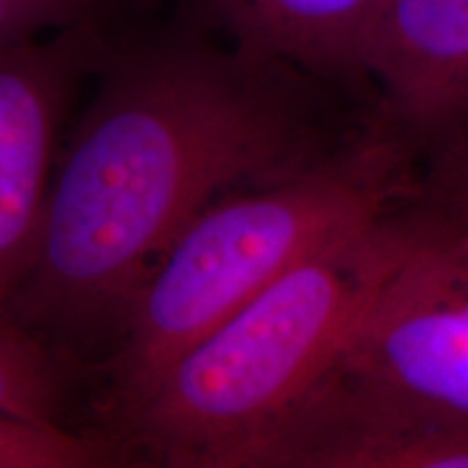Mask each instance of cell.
Here are the masks:
<instances>
[{
	"instance_id": "cell-12",
	"label": "cell",
	"mask_w": 468,
	"mask_h": 468,
	"mask_svg": "<svg viewBox=\"0 0 468 468\" xmlns=\"http://www.w3.org/2000/svg\"><path fill=\"white\" fill-rule=\"evenodd\" d=\"M420 189L468 219V133L425 163Z\"/></svg>"
},
{
	"instance_id": "cell-4",
	"label": "cell",
	"mask_w": 468,
	"mask_h": 468,
	"mask_svg": "<svg viewBox=\"0 0 468 468\" xmlns=\"http://www.w3.org/2000/svg\"><path fill=\"white\" fill-rule=\"evenodd\" d=\"M325 371L468 414V224L397 269Z\"/></svg>"
},
{
	"instance_id": "cell-8",
	"label": "cell",
	"mask_w": 468,
	"mask_h": 468,
	"mask_svg": "<svg viewBox=\"0 0 468 468\" xmlns=\"http://www.w3.org/2000/svg\"><path fill=\"white\" fill-rule=\"evenodd\" d=\"M384 0H189V7L239 48L373 93L362 46Z\"/></svg>"
},
{
	"instance_id": "cell-2",
	"label": "cell",
	"mask_w": 468,
	"mask_h": 468,
	"mask_svg": "<svg viewBox=\"0 0 468 468\" xmlns=\"http://www.w3.org/2000/svg\"><path fill=\"white\" fill-rule=\"evenodd\" d=\"M468 224L423 191L332 239L202 336L102 430L122 458L228 468L335 362L362 310L438 234Z\"/></svg>"
},
{
	"instance_id": "cell-9",
	"label": "cell",
	"mask_w": 468,
	"mask_h": 468,
	"mask_svg": "<svg viewBox=\"0 0 468 468\" xmlns=\"http://www.w3.org/2000/svg\"><path fill=\"white\" fill-rule=\"evenodd\" d=\"M61 356L0 317V412L44 425H61L66 368Z\"/></svg>"
},
{
	"instance_id": "cell-11",
	"label": "cell",
	"mask_w": 468,
	"mask_h": 468,
	"mask_svg": "<svg viewBox=\"0 0 468 468\" xmlns=\"http://www.w3.org/2000/svg\"><path fill=\"white\" fill-rule=\"evenodd\" d=\"M126 0H0V50L74 27H109Z\"/></svg>"
},
{
	"instance_id": "cell-6",
	"label": "cell",
	"mask_w": 468,
	"mask_h": 468,
	"mask_svg": "<svg viewBox=\"0 0 468 468\" xmlns=\"http://www.w3.org/2000/svg\"><path fill=\"white\" fill-rule=\"evenodd\" d=\"M241 466L468 468V414L324 371Z\"/></svg>"
},
{
	"instance_id": "cell-3",
	"label": "cell",
	"mask_w": 468,
	"mask_h": 468,
	"mask_svg": "<svg viewBox=\"0 0 468 468\" xmlns=\"http://www.w3.org/2000/svg\"><path fill=\"white\" fill-rule=\"evenodd\" d=\"M423 163L384 126L280 183L204 208L134 292L101 365L104 427L133 410L186 349L321 245L420 191Z\"/></svg>"
},
{
	"instance_id": "cell-1",
	"label": "cell",
	"mask_w": 468,
	"mask_h": 468,
	"mask_svg": "<svg viewBox=\"0 0 468 468\" xmlns=\"http://www.w3.org/2000/svg\"><path fill=\"white\" fill-rule=\"evenodd\" d=\"M93 80L5 313L63 360L85 338L117 335L204 208L308 172L378 122L373 93L239 48L191 7L165 28L115 33Z\"/></svg>"
},
{
	"instance_id": "cell-10",
	"label": "cell",
	"mask_w": 468,
	"mask_h": 468,
	"mask_svg": "<svg viewBox=\"0 0 468 468\" xmlns=\"http://www.w3.org/2000/svg\"><path fill=\"white\" fill-rule=\"evenodd\" d=\"M122 455L102 436L68 431L0 412V468H87L117 464Z\"/></svg>"
},
{
	"instance_id": "cell-7",
	"label": "cell",
	"mask_w": 468,
	"mask_h": 468,
	"mask_svg": "<svg viewBox=\"0 0 468 468\" xmlns=\"http://www.w3.org/2000/svg\"><path fill=\"white\" fill-rule=\"evenodd\" d=\"M360 63L379 124L419 163L468 133V0H384Z\"/></svg>"
},
{
	"instance_id": "cell-5",
	"label": "cell",
	"mask_w": 468,
	"mask_h": 468,
	"mask_svg": "<svg viewBox=\"0 0 468 468\" xmlns=\"http://www.w3.org/2000/svg\"><path fill=\"white\" fill-rule=\"evenodd\" d=\"M113 37L74 27L0 50V317L37 254L63 122Z\"/></svg>"
}]
</instances>
